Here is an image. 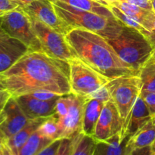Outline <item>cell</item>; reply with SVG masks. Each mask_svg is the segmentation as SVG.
I'll use <instances>...</instances> for the list:
<instances>
[{
    "instance_id": "cell-6",
    "label": "cell",
    "mask_w": 155,
    "mask_h": 155,
    "mask_svg": "<svg viewBox=\"0 0 155 155\" xmlns=\"http://www.w3.org/2000/svg\"><path fill=\"white\" fill-rule=\"evenodd\" d=\"M71 94L87 98L104 87L110 80L76 57L68 61Z\"/></svg>"
},
{
    "instance_id": "cell-2",
    "label": "cell",
    "mask_w": 155,
    "mask_h": 155,
    "mask_svg": "<svg viewBox=\"0 0 155 155\" xmlns=\"http://www.w3.org/2000/svg\"><path fill=\"white\" fill-rule=\"evenodd\" d=\"M76 57L110 79L138 73L119 57L107 39L84 29H71L65 36Z\"/></svg>"
},
{
    "instance_id": "cell-40",
    "label": "cell",
    "mask_w": 155,
    "mask_h": 155,
    "mask_svg": "<svg viewBox=\"0 0 155 155\" xmlns=\"http://www.w3.org/2000/svg\"><path fill=\"white\" fill-rule=\"evenodd\" d=\"M95 1L101 3V4H102V5H104L107 6V7H110V5H109L107 4V2H104V1H103V0H95Z\"/></svg>"
},
{
    "instance_id": "cell-5",
    "label": "cell",
    "mask_w": 155,
    "mask_h": 155,
    "mask_svg": "<svg viewBox=\"0 0 155 155\" xmlns=\"http://www.w3.org/2000/svg\"><path fill=\"white\" fill-rule=\"evenodd\" d=\"M105 86L122 118L124 128L129 114L142 91L140 78L136 74L121 76L110 80Z\"/></svg>"
},
{
    "instance_id": "cell-35",
    "label": "cell",
    "mask_w": 155,
    "mask_h": 155,
    "mask_svg": "<svg viewBox=\"0 0 155 155\" xmlns=\"http://www.w3.org/2000/svg\"><path fill=\"white\" fill-rule=\"evenodd\" d=\"M126 1L133 5H136L137 6H139L142 8L153 11L151 0H126Z\"/></svg>"
},
{
    "instance_id": "cell-29",
    "label": "cell",
    "mask_w": 155,
    "mask_h": 155,
    "mask_svg": "<svg viewBox=\"0 0 155 155\" xmlns=\"http://www.w3.org/2000/svg\"><path fill=\"white\" fill-rule=\"evenodd\" d=\"M29 95L33 96V98H36L39 100H42V101H49V100L58 98L61 97V95H57V94L54 93V92H48V91H36V92L30 93Z\"/></svg>"
},
{
    "instance_id": "cell-14",
    "label": "cell",
    "mask_w": 155,
    "mask_h": 155,
    "mask_svg": "<svg viewBox=\"0 0 155 155\" xmlns=\"http://www.w3.org/2000/svg\"><path fill=\"white\" fill-rule=\"evenodd\" d=\"M151 114L150 113L147 104L145 101L139 95L136 99L128 118L127 120L125 125L120 133L122 140L126 138L129 139L135 133L138 131L142 127H143L145 123L151 118Z\"/></svg>"
},
{
    "instance_id": "cell-23",
    "label": "cell",
    "mask_w": 155,
    "mask_h": 155,
    "mask_svg": "<svg viewBox=\"0 0 155 155\" xmlns=\"http://www.w3.org/2000/svg\"><path fill=\"white\" fill-rule=\"evenodd\" d=\"M50 1H60L76 8L94 12L98 15L107 17H114L110 11V7L101 4L95 0H50Z\"/></svg>"
},
{
    "instance_id": "cell-26",
    "label": "cell",
    "mask_w": 155,
    "mask_h": 155,
    "mask_svg": "<svg viewBox=\"0 0 155 155\" xmlns=\"http://www.w3.org/2000/svg\"><path fill=\"white\" fill-rule=\"evenodd\" d=\"M110 11H111L112 14L114 15V16L117 19L119 20L120 21H121L123 24L128 26V27H133V28H135L136 29V30H139V31L143 33L144 34L147 36L149 34L150 32L148 31V30H147L143 26L141 25L139 22H137L136 20L132 18L131 17L129 16L128 15H127V14L124 13V12H122V11H121L120 9L118 8L117 7L110 5Z\"/></svg>"
},
{
    "instance_id": "cell-25",
    "label": "cell",
    "mask_w": 155,
    "mask_h": 155,
    "mask_svg": "<svg viewBox=\"0 0 155 155\" xmlns=\"http://www.w3.org/2000/svg\"><path fill=\"white\" fill-rule=\"evenodd\" d=\"M37 130L41 134L51 140L58 139L60 137L61 130L58 119L55 114L45 118Z\"/></svg>"
},
{
    "instance_id": "cell-44",
    "label": "cell",
    "mask_w": 155,
    "mask_h": 155,
    "mask_svg": "<svg viewBox=\"0 0 155 155\" xmlns=\"http://www.w3.org/2000/svg\"><path fill=\"white\" fill-rule=\"evenodd\" d=\"M5 13H6V12H2V11H0V17H2L3 15H4Z\"/></svg>"
},
{
    "instance_id": "cell-33",
    "label": "cell",
    "mask_w": 155,
    "mask_h": 155,
    "mask_svg": "<svg viewBox=\"0 0 155 155\" xmlns=\"http://www.w3.org/2000/svg\"><path fill=\"white\" fill-rule=\"evenodd\" d=\"M18 8L12 0H0V11L8 12Z\"/></svg>"
},
{
    "instance_id": "cell-21",
    "label": "cell",
    "mask_w": 155,
    "mask_h": 155,
    "mask_svg": "<svg viewBox=\"0 0 155 155\" xmlns=\"http://www.w3.org/2000/svg\"><path fill=\"white\" fill-rule=\"evenodd\" d=\"M97 142L83 131L71 138V155H94Z\"/></svg>"
},
{
    "instance_id": "cell-32",
    "label": "cell",
    "mask_w": 155,
    "mask_h": 155,
    "mask_svg": "<svg viewBox=\"0 0 155 155\" xmlns=\"http://www.w3.org/2000/svg\"><path fill=\"white\" fill-rule=\"evenodd\" d=\"M0 155H12L8 145V139L0 130Z\"/></svg>"
},
{
    "instance_id": "cell-20",
    "label": "cell",
    "mask_w": 155,
    "mask_h": 155,
    "mask_svg": "<svg viewBox=\"0 0 155 155\" xmlns=\"http://www.w3.org/2000/svg\"><path fill=\"white\" fill-rule=\"evenodd\" d=\"M128 139L122 140L120 133L104 142H98L94 155H126V145Z\"/></svg>"
},
{
    "instance_id": "cell-45",
    "label": "cell",
    "mask_w": 155,
    "mask_h": 155,
    "mask_svg": "<svg viewBox=\"0 0 155 155\" xmlns=\"http://www.w3.org/2000/svg\"><path fill=\"white\" fill-rule=\"evenodd\" d=\"M153 57V58L154 59V61H155V50H154V51H153V54H152V55H151Z\"/></svg>"
},
{
    "instance_id": "cell-43",
    "label": "cell",
    "mask_w": 155,
    "mask_h": 155,
    "mask_svg": "<svg viewBox=\"0 0 155 155\" xmlns=\"http://www.w3.org/2000/svg\"><path fill=\"white\" fill-rule=\"evenodd\" d=\"M151 147H152V153H154V151H155V141H154V143L152 144Z\"/></svg>"
},
{
    "instance_id": "cell-39",
    "label": "cell",
    "mask_w": 155,
    "mask_h": 155,
    "mask_svg": "<svg viewBox=\"0 0 155 155\" xmlns=\"http://www.w3.org/2000/svg\"><path fill=\"white\" fill-rule=\"evenodd\" d=\"M147 37L148 38L151 45H152L153 48L155 50V32H150Z\"/></svg>"
},
{
    "instance_id": "cell-11",
    "label": "cell",
    "mask_w": 155,
    "mask_h": 155,
    "mask_svg": "<svg viewBox=\"0 0 155 155\" xmlns=\"http://www.w3.org/2000/svg\"><path fill=\"white\" fill-rule=\"evenodd\" d=\"M69 109L65 117L58 120L61 134L59 139H70L82 131L83 110L86 98L70 94Z\"/></svg>"
},
{
    "instance_id": "cell-18",
    "label": "cell",
    "mask_w": 155,
    "mask_h": 155,
    "mask_svg": "<svg viewBox=\"0 0 155 155\" xmlns=\"http://www.w3.org/2000/svg\"><path fill=\"white\" fill-rule=\"evenodd\" d=\"M105 101L95 98H86L83 110L82 131L92 136Z\"/></svg>"
},
{
    "instance_id": "cell-28",
    "label": "cell",
    "mask_w": 155,
    "mask_h": 155,
    "mask_svg": "<svg viewBox=\"0 0 155 155\" xmlns=\"http://www.w3.org/2000/svg\"><path fill=\"white\" fill-rule=\"evenodd\" d=\"M140 95L148 106L151 114H155V92H141Z\"/></svg>"
},
{
    "instance_id": "cell-22",
    "label": "cell",
    "mask_w": 155,
    "mask_h": 155,
    "mask_svg": "<svg viewBox=\"0 0 155 155\" xmlns=\"http://www.w3.org/2000/svg\"><path fill=\"white\" fill-rule=\"evenodd\" d=\"M52 141L36 130L20 149L18 155H39V153Z\"/></svg>"
},
{
    "instance_id": "cell-4",
    "label": "cell",
    "mask_w": 155,
    "mask_h": 155,
    "mask_svg": "<svg viewBox=\"0 0 155 155\" xmlns=\"http://www.w3.org/2000/svg\"><path fill=\"white\" fill-rule=\"evenodd\" d=\"M107 40L119 57L138 74L154 50L147 36L127 25L123 27L117 36Z\"/></svg>"
},
{
    "instance_id": "cell-47",
    "label": "cell",
    "mask_w": 155,
    "mask_h": 155,
    "mask_svg": "<svg viewBox=\"0 0 155 155\" xmlns=\"http://www.w3.org/2000/svg\"><path fill=\"white\" fill-rule=\"evenodd\" d=\"M152 32H155V23H154V30H153Z\"/></svg>"
},
{
    "instance_id": "cell-13",
    "label": "cell",
    "mask_w": 155,
    "mask_h": 155,
    "mask_svg": "<svg viewBox=\"0 0 155 155\" xmlns=\"http://www.w3.org/2000/svg\"><path fill=\"white\" fill-rule=\"evenodd\" d=\"M16 100L23 112L29 120L48 117L55 114L56 101L58 98L42 101L33 98L29 94L16 97Z\"/></svg>"
},
{
    "instance_id": "cell-17",
    "label": "cell",
    "mask_w": 155,
    "mask_h": 155,
    "mask_svg": "<svg viewBox=\"0 0 155 155\" xmlns=\"http://www.w3.org/2000/svg\"><path fill=\"white\" fill-rule=\"evenodd\" d=\"M112 5L117 7L124 13L136 20L147 30L149 32L153 31L155 23V13L153 11L142 8L126 0H117Z\"/></svg>"
},
{
    "instance_id": "cell-16",
    "label": "cell",
    "mask_w": 155,
    "mask_h": 155,
    "mask_svg": "<svg viewBox=\"0 0 155 155\" xmlns=\"http://www.w3.org/2000/svg\"><path fill=\"white\" fill-rule=\"evenodd\" d=\"M155 141V114L128 139L126 145V155H131L137 148L152 145Z\"/></svg>"
},
{
    "instance_id": "cell-7",
    "label": "cell",
    "mask_w": 155,
    "mask_h": 155,
    "mask_svg": "<svg viewBox=\"0 0 155 155\" xmlns=\"http://www.w3.org/2000/svg\"><path fill=\"white\" fill-rule=\"evenodd\" d=\"M2 27L9 36L25 44L30 51H43L30 17L21 8L6 12L2 17Z\"/></svg>"
},
{
    "instance_id": "cell-36",
    "label": "cell",
    "mask_w": 155,
    "mask_h": 155,
    "mask_svg": "<svg viewBox=\"0 0 155 155\" xmlns=\"http://www.w3.org/2000/svg\"><path fill=\"white\" fill-rule=\"evenodd\" d=\"M131 155H153L151 145L137 148L132 152Z\"/></svg>"
},
{
    "instance_id": "cell-3",
    "label": "cell",
    "mask_w": 155,
    "mask_h": 155,
    "mask_svg": "<svg viewBox=\"0 0 155 155\" xmlns=\"http://www.w3.org/2000/svg\"><path fill=\"white\" fill-rule=\"evenodd\" d=\"M61 18L73 29L80 28L98 33L106 39L118 36L125 24L115 17H107L76 8L60 1H51Z\"/></svg>"
},
{
    "instance_id": "cell-9",
    "label": "cell",
    "mask_w": 155,
    "mask_h": 155,
    "mask_svg": "<svg viewBox=\"0 0 155 155\" xmlns=\"http://www.w3.org/2000/svg\"><path fill=\"white\" fill-rule=\"evenodd\" d=\"M22 9L29 16L39 20L64 36L73 29L59 17L50 0H36Z\"/></svg>"
},
{
    "instance_id": "cell-38",
    "label": "cell",
    "mask_w": 155,
    "mask_h": 155,
    "mask_svg": "<svg viewBox=\"0 0 155 155\" xmlns=\"http://www.w3.org/2000/svg\"><path fill=\"white\" fill-rule=\"evenodd\" d=\"M8 36V35L4 31V30H3L2 27V17H0V44H1V42H2Z\"/></svg>"
},
{
    "instance_id": "cell-10",
    "label": "cell",
    "mask_w": 155,
    "mask_h": 155,
    "mask_svg": "<svg viewBox=\"0 0 155 155\" xmlns=\"http://www.w3.org/2000/svg\"><path fill=\"white\" fill-rule=\"evenodd\" d=\"M124 122L112 100L106 101L100 114L92 137L98 142H104L120 133Z\"/></svg>"
},
{
    "instance_id": "cell-19",
    "label": "cell",
    "mask_w": 155,
    "mask_h": 155,
    "mask_svg": "<svg viewBox=\"0 0 155 155\" xmlns=\"http://www.w3.org/2000/svg\"><path fill=\"white\" fill-rule=\"evenodd\" d=\"M45 118L46 117H40L30 120L22 130L14 135L12 137L8 139V145L12 155H18L20 149L28 140L30 136L37 130L38 127L40 126Z\"/></svg>"
},
{
    "instance_id": "cell-8",
    "label": "cell",
    "mask_w": 155,
    "mask_h": 155,
    "mask_svg": "<svg viewBox=\"0 0 155 155\" xmlns=\"http://www.w3.org/2000/svg\"><path fill=\"white\" fill-rule=\"evenodd\" d=\"M29 17L44 52L53 58L66 62L76 58L65 39V36L55 31L39 20L31 16Z\"/></svg>"
},
{
    "instance_id": "cell-30",
    "label": "cell",
    "mask_w": 155,
    "mask_h": 155,
    "mask_svg": "<svg viewBox=\"0 0 155 155\" xmlns=\"http://www.w3.org/2000/svg\"><path fill=\"white\" fill-rule=\"evenodd\" d=\"M61 139H55L52 141L49 145H47L39 155H58V148L60 146Z\"/></svg>"
},
{
    "instance_id": "cell-15",
    "label": "cell",
    "mask_w": 155,
    "mask_h": 155,
    "mask_svg": "<svg viewBox=\"0 0 155 155\" xmlns=\"http://www.w3.org/2000/svg\"><path fill=\"white\" fill-rule=\"evenodd\" d=\"M28 51L25 44L8 36L0 44V73L7 71Z\"/></svg>"
},
{
    "instance_id": "cell-42",
    "label": "cell",
    "mask_w": 155,
    "mask_h": 155,
    "mask_svg": "<svg viewBox=\"0 0 155 155\" xmlns=\"http://www.w3.org/2000/svg\"><path fill=\"white\" fill-rule=\"evenodd\" d=\"M151 5H152L153 12L155 13V0H151Z\"/></svg>"
},
{
    "instance_id": "cell-27",
    "label": "cell",
    "mask_w": 155,
    "mask_h": 155,
    "mask_svg": "<svg viewBox=\"0 0 155 155\" xmlns=\"http://www.w3.org/2000/svg\"><path fill=\"white\" fill-rule=\"evenodd\" d=\"M69 109V99L68 95L61 96L56 101L55 114L58 120H62L67 115Z\"/></svg>"
},
{
    "instance_id": "cell-46",
    "label": "cell",
    "mask_w": 155,
    "mask_h": 155,
    "mask_svg": "<svg viewBox=\"0 0 155 155\" xmlns=\"http://www.w3.org/2000/svg\"><path fill=\"white\" fill-rule=\"evenodd\" d=\"M3 107H4V106H3V105H2V104H0V114H1L2 110V108H3Z\"/></svg>"
},
{
    "instance_id": "cell-12",
    "label": "cell",
    "mask_w": 155,
    "mask_h": 155,
    "mask_svg": "<svg viewBox=\"0 0 155 155\" xmlns=\"http://www.w3.org/2000/svg\"><path fill=\"white\" fill-rule=\"evenodd\" d=\"M30 120L23 112L16 98L12 97L0 114V130L5 137L9 139L22 130Z\"/></svg>"
},
{
    "instance_id": "cell-24",
    "label": "cell",
    "mask_w": 155,
    "mask_h": 155,
    "mask_svg": "<svg viewBox=\"0 0 155 155\" xmlns=\"http://www.w3.org/2000/svg\"><path fill=\"white\" fill-rule=\"evenodd\" d=\"M142 83L141 92H155V61L151 56L139 71Z\"/></svg>"
},
{
    "instance_id": "cell-37",
    "label": "cell",
    "mask_w": 155,
    "mask_h": 155,
    "mask_svg": "<svg viewBox=\"0 0 155 155\" xmlns=\"http://www.w3.org/2000/svg\"><path fill=\"white\" fill-rule=\"evenodd\" d=\"M12 1H13L15 4L18 5V7L23 8L26 7V6L30 5V3H32L33 2L36 1V0H12Z\"/></svg>"
},
{
    "instance_id": "cell-34",
    "label": "cell",
    "mask_w": 155,
    "mask_h": 155,
    "mask_svg": "<svg viewBox=\"0 0 155 155\" xmlns=\"http://www.w3.org/2000/svg\"><path fill=\"white\" fill-rule=\"evenodd\" d=\"M12 97V95L5 87L4 85L0 83V104L4 106Z\"/></svg>"
},
{
    "instance_id": "cell-1",
    "label": "cell",
    "mask_w": 155,
    "mask_h": 155,
    "mask_svg": "<svg viewBox=\"0 0 155 155\" xmlns=\"http://www.w3.org/2000/svg\"><path fill=\"white\" fill-rule=\"evenodd\" d=\"M69 73L68 62L43 51L29 50L7 71L0 73V83L15 98L36 91L63 96L71 94Z\"/></svg>"
},
{
    "instance_id": "cell-31",
    "label": "cell",
    "mask_w": 155,
    "mask_h": 155,
    "mask_svg": "<svg viewBox=\"0 0 155 155\" xmlns=\"http://www.w3.org/2000/svg\"><path fill=\"white\" fill-rule=\"evenodd\" d=\"M58 155H71V138L61 139Z\"/></svg>"
},
{
    "instance_id": "cell-41",
    "label": "cell",
    "mask_w": 155,
    "mask_h": 155,
    "mask_svg": "<svg viewBox=\"0 0 155 155\" xmlns=\"http://www.w3.org/2000/svg\"><path fill=\"white\" fill-rule=\"evenodd\" d=\"M103 1H104L105 2H107L109 5H112L114 2H115L116 1H117V0H103Z\"/></svg>"
},
{
    "instance_id": "cell-48",
    "label": "cell",
    "mask_w": 155,
    "mask_h": 155,
    "mask_svg": "<svg viewBox=\"0 0 155 155\" xmlns=\"http://www.w3.org/2000/svg\"><path fill=\"white\" fill-rule=\"evenodd\" d=\"M153 155H155V151H154V153H153Z\"/></svg>"
}]
</instances>
